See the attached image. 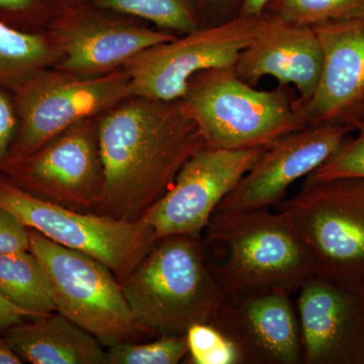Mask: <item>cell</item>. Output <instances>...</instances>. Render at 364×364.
Returning <instances> with one entry per match:
<instances>
[{
	"mask_svg": "<svg viewBox=\"0 0 364 364\" xmlns=\"http://www.w3.org/2000/svg\"><path fill=\"white\" fill-rule=\"evenodd\" d=\"M104 196L95 214L135 222L205 147L183 100L130 97L97 117Z\"/></svg>",
	"mask_w": 364,
	"mask_h": 364,
	"instance_id": "obj_1",
	"label": "cell"
},
{
	"mask_svg": "<svg viewBox=\"0 0 364 364\" xmlns=\"http://www.w3.org/2000/svg\"><path fill=\"white\" fill-rule=\"evenodd\" d=\"M202 246L224 294L267 287L293 294L315 274L308 249L280 210H215L203 230Z\"/></svg>",
	"mask_w": 364,
	"mask_h": 364,
	"instance_id": "obj_2",
	"label": "cell"
},
{
	"mask_svg": "<svg viewBox=\"0 0 364 364\" xmlns=\"http://www.w3.org/2000/svg\"><path fill=\"white\" fill-rule=\"evenodd\" d=\"M121 287L149 336L186 335L191 326L212 324L224 298L205 262L202 236L191 235L157 241Z\"/></svg>",
	"mask_w": 364,
	"mask_h": 364,
	"instance_id": "obj_3",
	"label": "cell"
},
{
	"mask_svg": "<svg viewBox=\"0 0 364 364\" xmlns=\"http://www.w3.org/2000/svg\"><path fill=\"white\" fill-rule=\"evenodd\" d=\"M181 100L200 128L205 147L214 149L268 147L308 127L298 98L291 97L286 86L255 90L237 76L233 66L196 74Z\"/></svg>",
	"mask_w": 364,
	"mask_h": 364,
	"instance_id": "obj_4",
	"label": "cell"
},
{
	"mask_svg": "<svg viewBox=\"0 0 364 364\" xmlns=\"http://www.w3.org/2000/svg\"><path fill=\"white\" fill-rule=\"evenodd\" d=\"M277 208L308 249L315 274L364 291V178L306 176Z\"/></svg>",
	"mask_w": 364,
	"mask_h": 364,
	"instance_id": "obj_5",
	"label": "cell"
},
{
	"mask_svg": "<svg viewBox=\"0 0 364 364\" xmlns=\"http://www.w3.org/2000/svg\"><path fill=\"white\" fill-rule=\"evenodd\" d=\"M28 235L30 251L44 270L57 312L107 347L149 336L136 322L111 268L35 230L28 229Z\"/></svg>",
	"mask_w": 364,
	"mask_h": 364,
	"instance_id": "obj_6",
	"label": "cell"
},
{
	"mask_svg": "<svg viewBox=\"0 0 364 364\" xmlns=\"http://www.w3.org/2000/svg\"><path fill=\"white\" fill-rule=\"evenodd\" d=\"M0 207L50 240L88 254L111 268L119 282L156 244L142 219L129 222L62 207L32 195L0 174Z\"/></svg>",
	"mask_w": 364,
	"mask_h": 364,
	"instance_id": "obj_7",
	"label": "cell"
},
{
	"mask_svg": "<svg viewBox=\"0 0 364 364\" xmlns=\"http://www.w3.org/2000/svg\"><path fill=\"white\" fill-rule=\"evenodd\" d=\"M13 93L18 130L6 160L32 154L72 124L97 117L132 97L130 77L123 68L85 77L50 67Z\"/></svg>",
	"mask_w": 364,
	"mask_h": 364,
	"instance_id": "obj_8",
	"label": "cell"
},
{
	"mask_svg": "<svg viewBox=\"0 0 364 364\" xmlns=\"http://www.w3.org/2000/svg\"><path fill=\"white\" fill-rule=\"evenodd\" d=\"M263 18L264 14L239 16L143 50L123 66L130 77L132 97L181 100L196 74L234 66L259 31Z\"/></svg>",
	"mask_w": 364,
	"mask_h": 364,
	"instance_id": "obj_9",
	"label": "cell"
},
{
	"mask_svg": "<svg viewBox=\"0 0 364 364\" xmlns=\"http://www.w3.org/2000/svg\"><path fill=\"white\" fill-rule=\"evenodd\" d=\"M1 173L33 196L95 213L105 186L97 117L72 124L28 156L6 160Z\"/></svg>",
	"mask_w": 364,
	"mask_h": 364,
	"instance_id": "obj_10",
	"label": "cell"
},
{
	"mask_svg": "<svg viewBox=\"0 0 364 364\" xmlns=\"http://www.w3.org/2000/svg\"><path fill=\"white\" fill-rule=\"evenodd\" d=\"M267 147H203L177 174L169 191L143 215L157 241L176 235L202 236L219 203Z\"/></svg>",
	"mask_w": 364,
	"mask_h": 364,
	"instance_id": "obj_11",
	"label": "cell"
},
{
	"mask_svg": "<svg viewBox=\"0 0 364 364\" xmlns=\"http://www.w3.org/2000/svg\"><path fill=\"white\" fill-rule=\"evenodd\" d=\"M291 296L282 287L224 294L212 325L233 344L242 364H303Z\"/></svg>",
	"mask_w": 364,
	"mask_h": 364,
	"instance_id": "obj_12",
	"label": "cell"
},
{
	"mask_svg": "<svg viewBox=\"0 0 364 364\" xmlns=\"http://www.w3.org/2000/svg\"><path fill=\"white\" fill-rule=\"evenodd\" d=\"M352 131L355 128L351 124L330 123L282 136L268 146L215 210L277 207L289 186L336 154Z\"/></svg>",
	"mask_w": 364,
	"mask_h": 364,
	"instance_id": "obj_13",
	"label": "cell"
},
{
	"mask_svg": "<svg viewBox=\"0 0 364 364\" xmlns=\"http://www.w3.org/2000/svg\"><path fill=\"white\" fill-rule=\"evenodd\" d=\"M299 291L303 364H364V291L313 274Z\"/></svg>",
	"mask_w": 364,
	"mask_h": 364,
	"instance_id": "obj_14",
	"label": "cell"
},
{
	"mask_svg": "<svg viewBox=\"0 0 364 364\" xmlns=\"http://www.w3.org/2000/svg\"><path fill=\"white\" fill-rule=\"evenodd\" d=\"M323 51L315 93L301 105L306 126L343 123L356 130L364 98V14L314 26Z\"/></svg>",
	"mask_w": 364,
	"mask_h": 364,
	"instance_id": "obj_15",
	"label": "cell"
},
{
	"mask_svg": "<svg viewBox=\"0 0 364 364\" xmlns=\"http://www.w3.org/2000/svg\"><path fill=\"white\" fill-rule=\"evenodd\" d=\"M49 33L62 52L55 68L85 77L119 70L143 50L176 38L128 21L90 14L65 16L53 23Z\"/></svg>",
	"mask_w": 364,
	"mask_h": 364,
	"instance_id": "obj_16",
	"label": "cell"
},
{
	"mask_svg": "<svg viewBox=\"0 0 364 364\" xmlns=\"http://www.w3.org/2000/svg\"><path fill=\"white\" fill-rule=\"evenodd\" d=\"M235 73L250 85L270 76L279 85H294L303 105L317 90L323 69V51L315 30L265 16L250 44L233 66Z\"/></svg>",
	"mask_w": 364,
	"mask_h": 364,
	"instance_id": "obj_17",
	"label": "cell"
},
{
	"mask_svg": "<svg viewBox=\"0 0 364 364\" xmlns=\"http://www.w3.org/2000/svg\"><path fill=\"white\" fill-rule=\"evenodd\" d=\"M4 334L23 363L107 364L100 342L58 312L25 318Z\"/></svg>",
	"mask_w": 364,
	"mask_h": 364,
	"instance_id": "obj_18",
	"label": "cell"
},
{
	"mask_svg": "<svg viewBox=\"0 0 364 364\" xmlns=\"http://www.w3.org/2000/svg\"><path fill=\"white\" fill-rule=\"evenodd\" d=\"M61 58L51 33L28 32L0 21V85L13 91Z\"/></svg>",
	"mask_w": 364,
	"mask_h": 364,
	"instance_id": "obj_19",
	"label": "cell"
},
{
	"mask_svg": "<svg viewBox=\"0 0 364 364\" xmlns=\"http://www.w3.org/2000/svg\"><path fill=\"white\" fill-rule=\"evenodd\" d=\"M0 296L33 318L57 312L44 270L31 251L0 253Z\"/></svg>",
	"mask_w": 364,
	"mask_h": 364,
	"instance_id": "obj_20",
	"label": "cell"
},
{
	"mask_svg": "<svg viewBox=\"0 0 364 364\" xmlns=\"http://www.w3.org/2000/svg\"><path fill=\"white\" fill-rule=\"evenodd\" d=\"M273 16L301 26H317L364 14V0H272Z\"/></svg>",
	"mask_w": 364,
	"mask_h": 364,
	"instance_id": "obj_21",
	"label": "cell"
},
{
	"mask_svg": "<svg viewBox=\"0 0 364 364\" xmlns=\"http://www.w3.org/2000/svg\"><path fill=\"white\" fill-rule=\"evenodd\" d=\"M98 6L176 32L188 33L198 28L186 0H98Z\"/></svg>",
	"mask_w": 364,
	"mask_h": 364,
	"instance_id": "obj_22",
	"label": "cell"
},
{
	"mask_svg": "<svg viewBox=\"0 0 364 364\" xmlns=\"http://www.w3.org/2000/svg\"><path fill=\"white\" fill-rule=\"evenodd\" d=\"M188 353L186 335H163L150 343L128 342L109 347L107 364H177Z\"/></svg>",
	"mask_w": 364,
	"mask_h": 364,
	"instance_id": "obj_23",
	"label": "cell"
},
{
	"mask_svg": "<svg viewBox=\"0 0 364 364\" xmlns=\"http://www.w3.org/2000/svg\"><path fill=\"white\" fill-rule=\"evenodd\" d=\"M186 336L188 345L186 363L242 364L237 349L214 325L191 326Z\"/></svg>",
	"mask_w": 364,
	"mask_h": 364,
	"instance_id": "obj_24",
	"label": "cell"
},
{
	"mask_svg": "<svg viewBox=\"0 0 364 364\" xmlns=\"http://www.w3.org/2000/svg\"><path fill=\"white\" fill-rule=\"evenodd\" d=\"M358 131V136L354 140L347 141L336 154L308 176L317 181L364 178V124Z\"/></svg>",
	"mask_w": 364,
	"mask_h": 364,
	"instance_id": "obj_25",
	"label": "cell"
},
{
	"mask_svg": "<svg viewBox=\"0 0 364 364\" xmlns=\"http://www.w3.org/2000/svg\"><path fill=\"white\" fill-rule=\"evenodd\" d=\"M18 130L13 91L0 85V174Z\"/></svg>",
	"mask_w": 364,
	"mask_h": 364,
	"instance_id": "obj_26",
	"label": "cell"
},
{
	"mask_svg": "<svg viewBox=\"0 0 364 364\" xmlns=\"http://www.w3.org/2000/svg\"><path fill=\"white\" fill-rule=\"evenodd\" d=\"M30 251L28 228L0 207V253Z\"/></svg>",
	"mask_w": 364,
	"mask_h": 364,
	"instance_id": "obj_27",
	"label": "cell"
},
{
	"mask_svg": "<svg viewBox=\"0 0 364 364\" xmlns=\"http://www.w3.org/2000/svg\"><path fill=\"white\" fill-rule=\"evenodd\" d=\"M38 0H0V21L26 31L23 25L33 23Z\"/></svg>",
	"mask_w": 364,
	"mask_h": 364,
	"instance_id": "obj_28",
	"label": "cell"
},
{
	"mask_svg": "<svg viewBox=\"0 0 364 364\" xmlns=\"http://www.w3.org/2000/svg\"><path fill=\"white\" fill-rule=\"evenodd\" d=\"M33 318L30 313L21 310L0 296V333L6 331L9 327L18 324L25 318Z\"/></svg>",
	"mask_w": 364,
	"mask_h": 364,
	"instance_id": "obj_29",
	"label": "cell"
},
{
	"mask_svg": "<svg viewBox=\"0 0 364 364\" xmlns=\"http://www.w3.org/2000/svg\"><path fill=\"white\" fill-rule=\"evenodd\" d=\"M23 360L14 352L4 333H0V364H23Z\"/></svg>",
	"mask_w": 364,
	"mask_h": 364,
	"instance_id": "obj_30",
	"label": "cell"
},
{
	"mask_svg": "<svg viewBox=\"0 0 364 364\" xmlns=\"http://www.w3.org/2000/svg\"><path fill=\"white\" fill-rule=\"evenodd\" d=\"M272 0H243L240 16H256L263 14Z\"/></svg>",
	"mask_w": 364,
	"mask_h": 364,
	"instance_id": "obj_31",
	"label": "cell"
},
{
	"mask_svg": "<svg viewBox=\"0 0 364 364\" xmlns=\"http://www.w3.org/2000/svg\"><path fill=\"white\" fill-rule=\"evenodd\" d=\"M364 124V98L359 107L358 114H356V130H358Z\"/></svg>",
	"mask_w": 364,
	"mask_h": 364,
	"instance_id": "obj_32",
	"label": "cell"
}]
</instances>
